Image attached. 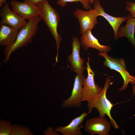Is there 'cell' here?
Wrapping results in <instances>:
<instances>
[{
  "label": "cell",
  "instance_id": "obj_1",
  "mask_svg": "<svg viewBox=\"0 0 135 135\" xmlns=\"http://www.w3.org/2000/svg\"><path fill=\"white\" fill-rule=\"evenodd\" d=\"M42 20L40 16L35 17L28 20L26 24L20 29L14 42L12 45L5 47L3 52L5 58L3 62L7 63L10 60L12 53L22 47L26 46L31 42L37 33L38 24Z\"/></svg>",
  "mask_w": 135,
  "mask_h": 135
},
{
  "label": "cell",
  "instance_id": "obj_2",
  "mask_svg": "<svg viewBox=\"0 0 135 135\" xmlns=\"http://www.w3.org/2000/svg\"><path fill=\"white\" fill-rule=\"evenodd\" d=\"M39 16L45 22L55 40L57 51L56 58L58 61V50L62 41L61 36L58 31V26L60 17L58 12L49 4L47 0H43L36 4Z\"/></svg>",
  "mask_w": 135,
  "mask_h": 135
},
{
  "label": "cell",
  "instance_id": "obj_16",
  "mask_svg": "<svg viewBox=\"0 0 135 135\" xmlns=\"http://www.w3.org/2000/svg\"><path fill=\"white\" fill-rule=\"evenodd\" d=\"M126 24L125 26H120L118 31V38L124 37L127 38L135 46L134 37L135 18L131 17L130 15L127 16Z\"/></svg>",
  "mask_w": 135,
  "mask_h": 135
},
{
  "label": "cell",
  "instance_id": "obj_18",
  "mask_svg": "<svg viewBox=\"0 0 135 135\" xmlns=\"http://www.w3.org/2000/svg\"><path fill=\"white\" fill-rule=\"evenodd\" d=\"M12 126L11 122L0 119V135H10Z\"/></svg>",
  "mask_w": 135,
  "mask_h": 135
},
{
  "label": "cell",
  "instance_id": "obj_13",
  "mask_svg": "<svg viewBox=\"0 0 135 135\" xmlns=\"http://www.w3.org/2000/svg\"><path fill=\"white\" fill-rule=\"evenodd\" d=\"M94 8L96 10L98 16L104 18L109 23L112 28L114 33L113 38L116 40L118 38V33L120 26L122 22L127 20L128 16L116 17L112 16L106 12L101 6L99 0H96L93 4Z\"/></svg>",
  "mask_w": 135,
  "mask_h": 135
},
{
  "label": "cell",
  "instance_id": "obj_20",
  "mask_svg": "<svg viewBox=\"0 0 135 135\" xmlns=\"http://www.w3.org/2000/svg\"><path fill=\"white\" fill-rule=\"evenodd\" d=\"M126 4V10L129 12L131 17L135 18V2H127Z\"/></svg>",
  "mask_w": 135,
  "mask_h": 135
},
{
  "label": "cell",
  "instance_id": "obj_22",
  "mask_svg": "<svg viewBox=\"0 0 135 135\" xmlns=\"http://www.w3.org/2000/svg\"><path fill=\"white\" fill-rule=\"evenodd\" d=\"M24 1H30L36 4L43 0H24Z\"/></svg>",
  "mask_w": 135,
  "mask_h": 135
},
{
  "label": "cell",
  "instance_id": "obj_8",
  "mask_svg": "<svg viewBox=\"0 0 135 135\" xmlns=\"http://www.w3.org/2000/svg\"><path fill=\"white\" fill-rule=\"evenodd\" d=\"M0 25H7L17 31L24 27L28 22L26 20L12 11L8 2L4 4L0 9Z\"/></svg>",
  "mask_w": 135,
  "mask_h": 135
},
{
  "label": "cell",
  "instance_id": "obj_21",
  "mask_svg": "<svg viewBox=\"0 0 135 135\" xmlns=\"http://www.w3.org/2000/svg\"><path fill=\"white\" fill-rule=\"evenodd\" d=\"M45 135H59L60 134L57 133L53 130V128L51 126L48 127L43 132Z\"/></svg>",
  "mask_w": 135,
  "mask_h": 135
},
{
  "label": "cell",
  "instance_id": "obj_15",
  "mask_svg": "<svg viewBox=\"0 0 135 135\" xmlns=\"http://www.w3.org/2000/svg\"><path fill=\"white\" fill-rule=\"evenodd\" d=\"M18 31L6 25L0 27V45L6 47L12 44L17 38Z\"/></svg>",
  "mask_w": 135,
  "mask_h": 135
},
{
  "label": "cell",
  "instance_id": "obj_11",
  "mask_svg": "<svg viewBox=\"0 0 135 135\" xmlns=\"http://www.w3.org/2000/svg\"><path fill=\"white\" fill-rule=\"evenodd\" d=\"M72 40V53L68 56L67 60L72 69L76 74L81 75L84 74L86 68L84 66V60L80 56V42L76 37H73Z\"/></svg>",
  "mask_w": 135,
  "mask_h": 135
},
{
  "label": "cell",
  "instance_id": "obj_17",
  "mask_svg": "<svg viewBox=\"0 0 135 135\" xmlns=\"http://www.w3.org/2000/svg\"><path fill=\"white\" fill-rule=\"evenodd\" d=\"M30 129L19 124L12 125V130L10 135H32Z\"/></svg>",
  "mask_w": 135,
  "mask_h": 135
},
{
  "label": "cell",
  "instance_id": "obj_5",
  "mask_svg": "<svg viewBox=\"0 0 135 135\" xmlns=\"http://www.w3.org/2000/svg\"><path fill=\"white\" fill-rule=\"evenodd\" d=\"M90 58L88 56L86 69L88 73V76L83 80L82 97V102L90 100L102 91V88L98 84H96L94 80V73L90 68L89 64Z\"/></svg>",
  "mask_w": 135,
  "mask_h": 135
},
{
  "label": "cell",
  "instance_id": "obj_10",
  "mask_svg": "<svg viewBox=\"0 0 135 135\" xmlns=\"http://www.w3.org/2000/svg\"><path fill=\"white\" fill-rule=\"evenodd\" d=\"M111 124L105 117H94L86 121L84 130L91 135H108L111 128Z\"/></svg>",
  "mask_w": 135,
  "mask_h": 135
},
{
  "label": "cell",
  "instance_id": "obj_12",
  "mask_svg": "<svg viewBox=\"0 0 135 135\" xmlns=\"http://www.w3.org/2000/svg\"><path fill=\"white\" fill-rule=\"evenodd\" d=\"M91 113L89 112L83 113L73 119L67 126H59L54 130L56 132H60L63 135H81V129L84 127L81 124L85 118Z\"/></svg>",
  "mask_w": 135,
  "mask_h": 135
},
{
  "label": "cell",
  "instance_id": "obj_3",
  "mask_svg": "<svg viewBox=\"0 0 135 135\" xmlns=\"http://www.w3.org/2000/svg\"><path fill=\"white\" fill-rule=\"evenodd\" d=\"M111 79L107 77L101 92L90 100L87 102L88 112L90 113L93 108H96L98 112L99 116L105 117L106 115L108 117L113 127L118 129V126L110 114L113 104L107 98L106 93L110 82Z\"/></svg>",
  "mask_w": 135,
  "mask_h": 135
},
{
  "label": "cell",
  "instance_id": "obj_19",
  "mask_svg": "<svg viewBox=\"0 0 135 135\" xmlns=\"http://www.w3.org/2000/svg\"><path fill=\"white\" fill-rule=\"evenodd\" d=\"M80 2L82 3L83 7L86 10L92 8L88 0H57L56 4L62 7H64L67 5V2Z\"/></svg>",
  "mask_w": 135,
  "mask_h": 135
},
{
  "label": "cell",
  "instance_id": "obj_4",
  "mask_svg": "<svg viewBox=\"0 0 135 135\" xmlns=\"http://www.w3.org/2000/svg\"><path fill=\"white\" fill-rule=\"evenodd\" d=\"M98 55L104 58L105 60L103 63L104 66L118 72L122 76L124 80V83L122 86L119 89V90H125L129 83L135 84V76L130 75L128 72L123 59L113 58L109 56L107 53L102 52H100Z\"/></svg>",
  "mask_w": 135,
  "mask_h": 135
},
{
  "label": "cell",
  "instance_id": "obj_9",
  "mask_svg": "<svg viewBox=\"0 0 135 135\" xmlns=\"http://www.w3.org/2000/svg\"><path fill=\"white\" fill-rule=\"evenodd\" d=\"M12 10L23 18L29 20L39 16L36 5L28 1L22 2L12 0L10 2Z\"/></svg>",
  "mask_w": 135,
  "mask_h": 135
},
{
  "label": "cell",
  "instance_id": "obj_14",
  "mask_svg": "<svg viewBox=\"0 0 135 135\" xmlns=\"http://www.w3.org/2000/svg\"><path fill=\"white\" fill-rule=\"evenodd\" d=\"M91 30H89L81 34L80 44L82 48L87 50L89 48H91L107 54L111 50L112 47L110 46L101 44L98 39L93 35Z\"/></svg>",
  "mask_w": 135,
  "mask_h": 135
},
{
  "label": "cell",
  "instance_id": "obj_24",
  "mask_svg": "<svg viewBox=\"0 0 135 135\" xmlns=\"http://www.w3.org/2000/svg\"><path fill=\"white\" fill-rule=\"evenodd\" d=\"M96 0H88L90 5H93L94 2Z\"/></svg>",
  "mask_w": 135,
  "mask_h": 135
},
{
  "label": "cell",
  "instance_id": "obj_6",
  "mask_svg": "<svg viewBox=\"0 0 135 135\" xmlns=\"http://www.w3.org/2000/svg\"><path fill=\"white\" fill-rule=\"evenodd\" d=\"M73 14L79 22L80 33L81 34L89 30H92L98 24L97 12L94 8H91L88 11L76 9Z\"/></svg>",
  "mask_w": 135,
  "mask_h": 135
},
{
  "label": "cell",
  "instance_id": "obj_7",
  "mask_svg": "<svg viewBox=\"0 0 135 135\" xmlns=\"http://www.w3.org/2000/svg\"><path fill=\"white\" fill-rule=\"evenodd\" d=\"M86 77L84 74H76L71 95L67 99L63 100L61 106L64 108L71 107L79 108L81 105L83 89V82Z\"/></svg>",
  "mask_w": 135,
  "mask_h": 135
},
{
  "label": "cell",
  "instance_id": "obj_23",
  "mask_svg": "<svg viewBox=\"0 0 135 135\" xmlns=\"http://www.w3.org/2000/svg\"><path fill=\"white\" fill-rule=\"evenodd\" d=\"M7 0H0V7H1L3 4L6 3Z\"/></svg>",
  "mask_w": 135,
  "mask_h": 135
}]
</instances>
